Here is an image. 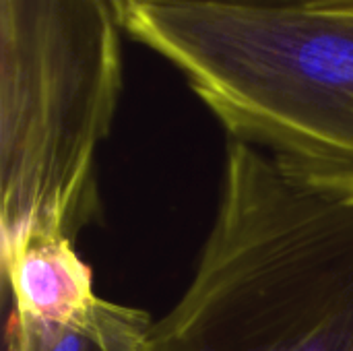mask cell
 Listing matches in <instances>:
<instances>
[{
  "label": "cell",
  "mask_w": 353,
  "mask_h": 351,
  "mask_svg": "<svg viewBox=\"0 0 353 351\" xmlns=\"http://www.w3.org/2000/svg\"><path fill=\"white\" fill-rule=\"evenodd\" d=\"M153 319L134 306L99 298L70 323H48L10 312L6 351H143Z\"/></svg>",
  "instance_id": "cell-5"
},
{
  "label": "cell",
  "mask_w": 353,
  "mask_h": 351,
  "mask_svg": "<svg viewBox=\"0 0 353 351\" xmlns=\"http://www.w3.org/2000/svg\"><path fill=\"white\" fill-rule=\"evenodd\" d=\"M122 31L110 0H0L2 257L33 234L74 242L99 219Z\"/></svg>",
  "instance_id": "cell-3"
},
{
  "label": "cell",
  "mask_w": 353,
  "mask_h": 351,
  "mask_svg": "<svg viewBox=\"0 0 353 351\" xmlns=\"http://www.w3.org/2000/svg\"><path fill=\"white\" fill-rule=\"evenodd\" d=\"M124 33L184 77L228 141L353 203V10L304 0H143Z\"/></svg>",
  "instance_id": "cell-2"
},
{
  "label": "cell",
  "mask_w": 353,
  "mask_h": 351,
  "mask_svg": "<svg viewBox=\"0 0 353 351\" xmlns=\"http://www.w3.org/2000/svg\"><path fill=\"white\" fill-rule=\"evenodd\" d=\"M10 312L48 321L70 323L85 314L99 296L87 263L74 242L56 234H33L2 257Z\"/></svg>",
  "instance_id": "cell-4"
},
{
  "label": "cell",
  "mask_w": 353,
  "mask_h": 351,
  "mask_svg": "<svg viewBox=\"0 0 353 351\" xmlns=\"http://www.w3.org/2000/svg\"><path fill=\"white\" fill-rule=\"evenodd\" d=\"M137 2H143V0H110V4L114 6V10H116L118 19L122 21V27H124V21H126V17H128L130 8H132Z\"/></svg>",
  "instance_id": "cell-6"
},
{
  "label": "cell",
  "mask_w": 353,
  "mask_h": 351,
  "mask_svg": "<svg viewBox=\"0 0 353 351\" xmlns=\"http://www.w3.org/2000/svg\"><path fill=\"white\" fill-rule=\"evenodd\" d=\"M143 351H353V203L225 143L186 290Z\"/></svg>",
  "instance_id": "cell-1"
},
{
  "label": "cell",
  "mask_w": 353,
  "mask_h": 351,
  "mask_svg": "<svg viewBox=\"0 0 353 351\" xmlns=\"http://www.w3.org/2000/svg\"><path fill=\"white\" fill-rule=\"evenodd\" d=\"M316 6H327V8H345V10H353V0H304Z\"/></svg>",
  "instance_id": "cell-7"
}]
</instances>
